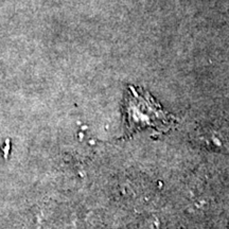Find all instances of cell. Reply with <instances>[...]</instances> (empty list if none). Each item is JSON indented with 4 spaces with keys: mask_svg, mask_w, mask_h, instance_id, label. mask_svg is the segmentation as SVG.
Returning a JSON list of instances; mask_svg holds the SVG:
<instances>
[{
    "mask_svg": "<svg viewBox=\"0 0 229 229\" xmlns=\"http://www.w3.org/2000/svg\"><path fill=\"white\" fill-rule=\"evenodd\" d=\"M131 93L126 100V120L128 133L139 131L145 126L156 128L157 131H166L172 125L173 118L160 108L147 93H141L129 87Z\"/></svg>",
    "mask_w": 229,
    "mask_h": 229,
    "instance_id": "obj_1",
    "label": "cell"
}]
</instances>
